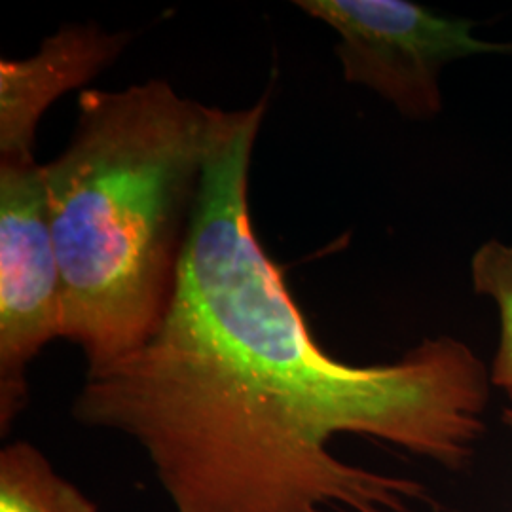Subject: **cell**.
Segmentation results:
<instances>
[{
	"label": "cell",
	"instance_id": "cell-1",
	"mask_svg": "<svg viewBox=\"0 0 512 512\" xmlns=\"http://www.w3.org/2000/svg\"><path fill=\"white\" fill-rule=\"evenodd\" d=\"M266 107L220 109L164 317L86 374L73 418L131 440L171 512H416L431 501L423 484L348 463L332 442L461 469L486 431L490 374L452 336L380 365L317 344L249 209Z\"/></svg>",
	"mask_w": 512,
	"mask_h": 512
},
{
	"label": "cell",
	"instance_id": "cell-2",
	"mask_svg": "<svg viewBox=\"0 0 512 512\" xmlns=\"http://www.w3.org/2000/svg\"><path fill=\"white\" fill-rule=\"evenodd\" d=\"M220 109L165 80L86 90L46 186L63 281V340L88 372L141 348L175 289Z\"/></svg>",
	"mask_w": 512,
	"mask_h": 512
},
{
	"label": "cell",
	"instance_id": "cell-3",
	"mask_svg": "<svg viewBox=\"0 0 512 512\" xmlns=\"http://www.w3.org/2000/svg\"><path fill=\"white\" fill-rule=\"evenodd\" d=\"M296 8L336 33L349 84L365 86L408 120L442 110L440 74L471 55H512L509 42L473 35L476 21L448 18L408 0H298Z\"/></svg>",
	"mask_w": 512,
	"mask_h": 512
},
{
	"label": "cell",
	"instance_id": "cell-4",
	"mask_svg": "<svg viewBox=\"0 0 512 512\" xmlns=\"http://www.w3.org/2000/svg\"><path fill=\"white\" fill-rule=\"evenodd\" d=\"M63 338V281L44 164H0V433L29 404V366Z\"/></svg>",
	"mask_w": 512,
	"mask_h": 512
},
{
	"label": "cell",
	"instance_id": "cell-5",
	"mask_svg": "<svg viewBox=\"0 0 512 512\" xmlns=\"http://www.w3.org/2000/svg\"><path fill=\"white\" fill-rule=\"evenodd\" d=\"M128 33L95 23L65 25L38 52L0 59V164L37 162L33 148L42 116L59 97L88 84L124 52Z\"/></svg>",
	"mask_w": 512,
	"mask_h": 512
},
{
	"label": "cell",
	"instance_id": "cell-6",
	"mask_svg": "<svg viewBox=\"0 0 512 512\" xmlns=\"http://www.w3.org/2000/svg\"><path fill=\"white\" fill-rule=\"evenodd\" d=\"M0 512H99V507L35 444L12 440L0 450Z\"/></svg>",
	"mask_w": 512,
	"mask_h": 512
},
{
	"label": "cell",
	"instance_id": "cell-7",
	"mask_svg": "<svg viewBox=\"0 0 512 512\" xmlns=\"http://www.w3.org/2000/svg\"><path fill=\"white\" fill-rule=\"evenodd\" d=\"M471 277L476 293L492 298L499 308L501 336L490 380L512 403V245L499 239L480 245L471 260Z\"/></svg>",
	"mask_w": 512,
	"mask_h": 512
},
{
	"label": "cell",
	"instance_id": "cell-8",
	"mask_svg": "<svg viewBox=\"0 0 512 512\" xmlns=\"http://www.w3.org/2000/svg\"><path fill=\"white\" fill-rule=\"evenodd\" d=\"M503 421L509 425V429L512 431V408H507V410L503 412Z\"/></svg>",
	"mask_w": 512,
	"mask_h": 512
}]
</instances>
